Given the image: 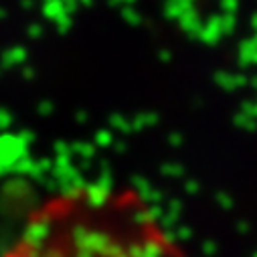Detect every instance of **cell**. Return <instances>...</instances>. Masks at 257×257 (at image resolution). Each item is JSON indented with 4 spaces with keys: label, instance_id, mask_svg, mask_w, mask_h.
Here are the masks:
<instances>
[{
    "label": "cell",
    "instance_id": "cell-1",
    "mask_svg": "<svg viewBox=\"0 0 257 257\" xmlns=\"http://www.w3.org/2000/svg\"><path fill=\"white\" fill-rule=\"evenodd\" d=\"M5 257H188L134 190L77 188L33 211Z\"/></svg>",
    "mask_w": 257,
    "mask_h": 257
}]
</instances>
